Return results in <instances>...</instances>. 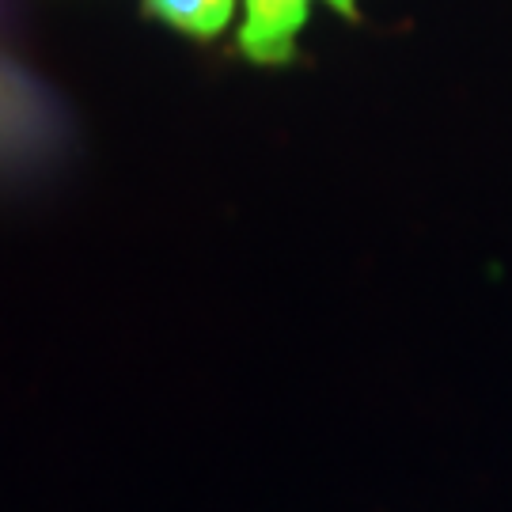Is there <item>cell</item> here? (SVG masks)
Instances as JSON below:
<instances>
[{"label": "cell", "instance_id": "cell-1", "mask_svg": "<svg viewBox=\"0 0 512 512\" xmlns=\"http://www.w3.org/2000/svg\"><path fill=\"white\" fill-rule=\"evenodd\" d=\"M330 8L353 16V0H327ZM308 19V0H247V19L239 50L258 65L289 61L296 46V31Z\"/></svg>", "mask_w": 512, "mask_h": 512}, {"label": "cell", "instance_id": "cell-2", "mask_svg": "<svg viewBox=\"0 0 512 512\" xmlns=\"http://www.w3.org/2000/svg\"><path fill=\"white\" fill-rule=\"evenodd\" d=\"M236 0H148V12L164 23L179 27L186 35H217L220 27L232 19Z\"/></svg>", "mask_w": 512, "mask_h": 512}]
</instances>
